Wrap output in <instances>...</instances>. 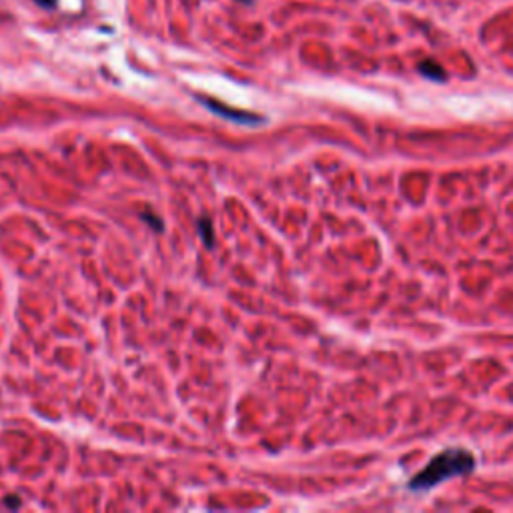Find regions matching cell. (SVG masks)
<instances>
[{
  "label": "cell",
  "instance_id": "cell-5",
  "mask_svg": "<svg viewBox=\"0 0 513 513\" xmlns=\"http://www.w3.org/2000/svg\"><path fill=\"white\" fill-rule=\"evenodd\" d=\"M36 4H40L42 8H52L57 4V0H35Z\"/></svg>",
  "mask_w": 513,
  "mask_h": 513
},
{
  "label": "cell",
  "instance_id": "cell-1",
  "mask_svg": "<svg viewBox=\"0 0 513 513\" xmlns=\"http://www.w3.org/2000/svg\"><path fill=\"white\" fill-rule=\"evenodd\" d=\"M475 469V457L463 447H447L431 459L419 473L409 479L407 490L423 493L442 485L443 481L454 478H466Z\"/></svg>",
  "mask_w": 513,
  "mask_h": 513
},
{
  "label": "cell",
  "instance_id": "cell-3",
  "mask_svg": "<svg viewBox=\"0 0 513 513\" xmlns=\"http://www.w3.org/2000/svg\"><path fill=\"white\" fill-rule=\"evenodd\" d=\"M203 103L209 108H213L215 113H219V115L237 120V122H263L261 117H255V115H249V113H239V110H231V108L223 107L221 103H213V100H207V98H203Z\"/></svg>",
  "mask_w": 513,
  "mask_h": 513
},
{
  "label": "cell",
  "instance_id": "cell-6",
  "mask_svg": "<svg viewBox=\"0 0 513 513\" xmlns=\"http://www.w3.org/2000/svg\"><path fill=\"white\" fill-rule=\"evenodd\" d=\"M6 502H11L12 507H18V500H6Z\"/></svg>",
  "mask_w": 513,
  "mask_h": 513
},
{
  "label": "cell",
  "instance_id": "cell-2",
  "mask_svg": "<svg viewBox=\"0 0 513 513\" xmlns=\"http://www.w3.org/2000/svg\"><path fill=\"white\" fill-rule=\"evenodd\" d=\"M417 72L423 76V79H427V81H433V83H445L447 81V72L443 69L439 62H435V60H421L417 64Z\"/></svg>",
  "mask_w": 513,
  "mask_h": 513
},
{
  "label": "cell",
  "instance_id": "cell-4",
  "mask_svg": "<svg viewBox=\"0 0 513 513\" xmlns=\"http://www.w3.org/2000/svg\"><path fill=\"white\" fill-rule=\"evenodd\" d=\"M199 225H201V229H203L204 233V243L211 245V229H209V221H203V223H199Z\"/></svg>",
  "mask_w": 513,
  "mask_h": 513
}]
</instances>
